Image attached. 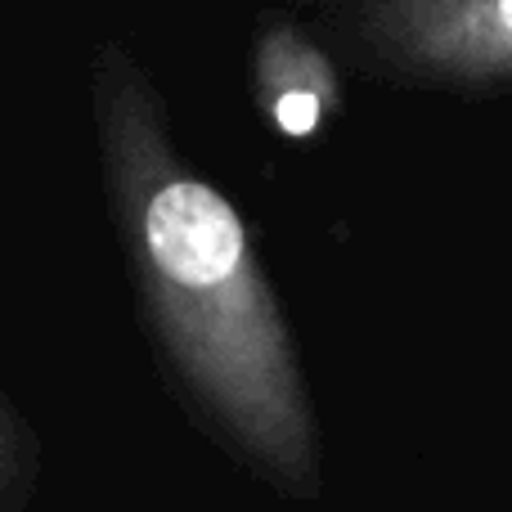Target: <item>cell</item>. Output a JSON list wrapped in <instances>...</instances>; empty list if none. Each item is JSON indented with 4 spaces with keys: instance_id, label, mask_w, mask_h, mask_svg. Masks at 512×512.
Masks as SVG:
<instances>
[{
    "instance_id": "obj_2",
    "label": "cell",
    "mask_w": 512,
    "mask_h": 512,
    "mask_svg": "<svg viewBox=\"0 0 512 512\" xmlns=\"http://www.w3.org/2000/svg\"><path fill=\"white\" fill-rule=\"evenodd\" d=\"M360 54L391 81L512 86V0H373L346 14Z\"/></svg>"
},
{
    "instance_id": "obj_4",
    "label": "cell",
    "mask_w": 512,
    "mask_h": 512,
    "mask_svg": "<svg viewBox=\"0 0 512 512\" xmlns=\"http://www.w3.org/2000/svg\"><path fill=\"white\" fill-rule=\"evenodd\" d=\"M36 477V445L18 414L0 400V504H14Z\"/></svg>"
},
{
    "instance_id": "obj_3",
    "label": "cell",
    "mask_w": 512,
    "mask_h": 512,
    "mask_svg": "<svg viewBox=\"0 0 512 512\" xmlns=\"http://www.w3.org/2000/svg\"><path fill=\"white\" fill-rule=\"evenodd\" d=\"M256 95L270 126L288 140H310L324 117L342 104V86L328 54L288 23H274L256 41Z\"/></svg>"
},
{
    "instance_id": "obj_1",
    "label": "cell",
    "mask_w": 512,
    "mask_h": 512,
    "mask_svg": "<svg viewBox=\"0 0 512 512\" xmlns=\"http://www.w3.org/2000/svg\"><path fill=\"white\" fill-rule=\"evenodd\" d=\"M95 126L131 279L176 391L243 468L315 495V409L248 225L185 167L158 90L117 41L95 59Z\"/></svg>"
}]
</instances>
